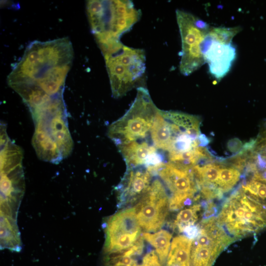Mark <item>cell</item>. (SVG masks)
Listing matches in <instances>:
<instances>
[{"instance_id": "obj_1", "label": "cell", "mask_w": 266, "mask_h": 266, "mask_svg": "<svg viewBox=\"0 0 266 266\" xmlns=\"http://www.w3.org/2000/svg\"><path fill=\"white\" fill-rule=\"evenodd\" d=\"M73 58L72 44L67 37L33 41L27 46L7 80L32 116L66 106L63 93Z\"/></svg>"}, {"instance_id": "obj_2", "label": "cell", "mask_w": 266, "mask_h": 266, "mask_svg": "<svg viewBox=\"0 0 266 266\" xmlns=\"http://www.w3.org/2000/svg\"><path fill=\"white\" fill-rule=\"evenodd\" d=\"M98 44L105 60L114 98L122 97L132 89L142 87L146 71L144 50L128 47L119 39Z\"/></svg>"}, {"instance_id": "obj_3", "label": "cell", "mask_w": 266, "mask_h": 266, "mask_svg": "<svg viewBox=\"0 0 266 266\" xmlns=\"http://www.w3.org/2000/svg\"><path fill=\"white\" fill-rule=\"evenodd\" d=\"M86 10L97 42L119 39L140 19L141 11L129 0H88Z\"/></svg>"}, {"instance_id": "obj_4", "label": "cell", "mask_w": 266, "mask_h": 266, "mask_svg": "<svg viewBox=\"0 0 266 266\" xmlns=\"http://www.w3.org/2000/svg\"><path fill=\"white\" fill-rule=\"evenodd\" d=\"M216 220L235 240L266 228V207L239 186L224 200Z\"/></svg>"}, {"instance_id": "obj_5", "label": "cell", "mask_w": 266, "mask_h": 266, "mask_svg": "<svg viewBox=\"0 0 266 266\" xmlns=\"http://www.w3.org/2000/svg\"><path fill=\"white\" fill-rule=\"evenodd\" d=\"M158 110L148 90L144 87L137 88L136 97L129 109L109 126L108 137L117 146L146 140Z\"/></svg>"}, {"instance_id": "obj_6", "label": "cell", "mask_w": 266, "mask_h": 266, "mask_svg": "<svg viewBox=\"0 0 266 266\" xmlns=\"http://www.w3.org/2000/svg\"><path fill=\"white\" fill-rule=\"evenodd\" d=\"M177 25L181 39L179 70L188 76L205 63L204 42L211 26L189 12L176 10Z\"/></svg>"}, {"instance_id": "obj_7", "label": "cell", "mask_w": 266, "mask_h": 266, "mask_svg": "<svg viewBox=\"0 0 266 266\" xmlns=\"http://www.w3.org/2000/svg\"><path fill=\"white\" fill-rule=\"evenodd\" d=\"M192 168L167 162L158 166V175L170 193L169 210L177 211L197 201L200 198Z\"/></svg>"}, {"instance_id": "obj_8", "label": "cell", "mask_w": 266, "mask_h": 266, "mask_svg": "<svg viewBox=\"0 0 266 266\" xmlns=\"http://www.w3.org/2000/svg\"><path fill=\"white\" fill-rule=\"evenodd\" d=\"M169 197L163 182L156 178L134 206L137 221L145 232H156L163 226L169 210Z\"/></svg>"}, {"instance_id": "obj_9", "label": "cell", "mask_w": 266, "mask_h": 266, "mask_svg": "<svg viewBox=\"0 0 266 266\" xmlns=\"http://www.w3.org/2000/svg\"><path fill=\"white\" fill-rule=\"evenodd\" d=\"M104 224V253L127 250L142 235V229L137 221L134 206L116 213Z\"/></svg>"}, {"instance_id": "obj_10", "label": "cell", "mask_w": 266, "mask_h": 266, "mask_svg": "<svg viewBox=\"0 0 266 266\" xmlns=\"http://www.w3.org/2000/svg\"><path fill=\"white\" fill-rule=\"evenodd\" d=\"M23 152L18 147H7L0 151L1 200L16 201L24 190L22 167Z\"/></svg>"}, {"instance_id": "obj_11", "label": "cell", "mask_w": 266, "mask_h": 266, "mask_svg": "<svg viewBox=\"0 0 266 266\" xmlns=\"http://www.w3.org/2000/svg\"><path fill=\"white\" fill-rule=\"evenodd\" d=\"M153 176L145 166L127 169L116 188L119 195L118 207L136 203L148 190Z\"/></svg>"}, {"instance_id": "obj_12", "label": "cell", "mask_w": 266, "mask_h": 266, "mask_svg": "<svg viewBox=\"0 0 266 266\" xmlns=\"http://www.w3.org/2000/svg\"><path fill=\"white\" fill-rule=\"evenodd\" d=\"M204 44V59L209 73L219 81L231 69L236 58V49L232 42L214 38L208 33Z\"/></svg>"}, {"instance_id": "obj_13", "label": "cell", "mask_w": 266, "mask_h": 266, "mask_svg": "<svg viewBox=\"0 0 266 266\" xmlns=\"http://www.w3.org/2000/svg\"><path fill=\"white\" fill-rule=\"evenodd\" d=\"M66 113L45 115L33 120L35 129L44 131L52 138L59 147L63 159L71 153L73 146Z\"/></svg>"}, {"instance_id": "obj_14", "label": "cell", "mask_w": 266, "mask_h": 266, "mask_svg": "<svg viewBox=\"0 0 266 266\" xmlns=\"http://www.w3.org/2000/svg\"><path fill=\"white\" fill-rule=\"evenodd\" d=\"M127 165V169L145 166L157 149L148 140L134 141L117 146Z\"/></svg>"}, {"instance_id": "obj_15", "label": "cell", "mask_w": 266, "mask_h": 266, "mask_svg": "<svg viewBox=\"0 0 266 266\" xmlns=\"http://www.w3.org/2000/svg\"><path fill=\"white\" fill-rule=\"evenodd\" d=\"M32 144L38 157L41 160L58 164L63 159L57 144L41 130L35 129Z\"/></svg>"}, {"instance_id": "obj_16", "label": "cell", "mask_w": 266, "mask_h": 266, "mask_svg": "<svg viewBox=\"0 0 266 266\" xmlns=\"http://www.w3.org/2000/svg\"><path fill=\"white\" fill-rule=\"evenodd\" d=\"M193 239L184 235L173 238L166 260V266H190Z\"/></svg>"}, {"instance_id": "obj_17", "label": "cell", "mask_w": 266, "mask_h": 266, "mask_svg": "<svg viewBox=\"0 0 266 266\" xmlns=\"http://www.w3.org/2000/svg\"><path fill=\"white\" fill-rule=\"evenodd\" d=\"M150 136L157 149L169 150L172 144V134L168 122L159 109L150 131Z\"/></svg>"}, {"instance_id": "obj_18", "label": "cell", "mask_w": 266, "mask_h": 266, "mask_svg": "<svg viewBox=\"0 0 266 266\" xmlns=\"http://www.w3.org/2000/svg\"><path fill=\"white\" fill-rule=\"evenodd\" d=\"M142 236L155 248L161 265L166 262L170 246L171 234L167 231L161 230L154 233H143Z\"/></svg>"}, {"instance_id": "obj_19", "label": "cell", "mask_w": 266, "mask_h": 266, "mask_svg": "<svg viewBox=\"0 0 266 266\" xmlns=\"http://www.w3.org/2000/svg\"><path fill=\"white\" fill-rule=\"evenodd\" d=\"M203 208L202 201L195 203L188 208L182 209L177 214L172 224L174 229L183 233L184 229L191 225H195L199 219V215Z\"/></svg>"}, {"instance_id": "obj_20", "label": "cell", "mask_w": 266, "mask_h": 266, "mask_svg": "<svg viewBox=\"0 0 266 266\" xmlns=\"http://www.w3.org/2000/svg\"><path fill=\"white\" fill-rule=\"evenodd\" d=\"M241 171L232 166L221 164L217 187L224 194L232 190L239 182Z\"/></svg>"}, {"instance_id": "obj_21", "label": "cell", "mask_w": 266, "mask_h": 266, "mask_svg": "<svg viewBox=\"0 0 266 266\" xmlns=\"http://www.w3.org/2000/svg\"><path fill=\"white\" fill-rule=\"evenodd\" d=\"M162 112L170 121L186 130L200 129V120L196 116L174 111Z\"/></svg>"}, {"instance_id": "obj_22", "label": "cell", "mask_w": 266, "mask_h": 266, "mask_svg": "<svg viewBox=\"0 0 266 266\" xmlns=\"http://www.w3.org/2000/svg\"><path fill=\"white\" fill-rule=\"evenodd\" d=\"M200 230V228L199 224H195L186 227L184 229L183 233H184V235L188 238L191 239H194L199 234Z\"/></svg>"}, {"instance_id": "obj_23", "label": "cell", "mask_w": 266, "mask_h": 266, "mask_svg": "<svg viewBox=\"0 0 266 266\" xmlns=\"http://www.w3.org/2000/svg\"><path fill=\"white\" fill-rule=\"evenodd\" d=\"M128 266L124 265H119V266Z\"/></svg>"}]
</instances>
